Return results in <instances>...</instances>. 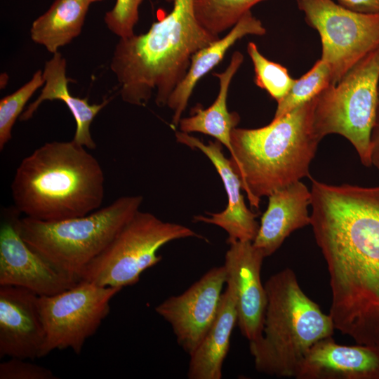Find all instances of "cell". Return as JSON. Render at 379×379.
Wrapping results in <instances>:
<instances>
[{
	"mask_svg": "<svg viewBox=\"0 0 379 379\" xmlns=\"http://www.w3.org/2000/svg\"><path fill=\"white\" fill-rule=\"evenodd\" d=\"M310 225L326 262L331 307L379 319V186L312 178Z\"/></svg>",
	"mask_w": 379,
	"mask_h": 379,
	"instance_id": "1",
	"label": "cell"
},
{
	"mask_svg": "<svg viewBox=\"0 0 379 379\" xmlns=\"http://www.w3.org/2000/svg\"><path fill=\"white\" fill-rule=\"evenodd\" d=\"M220 37L197 20L193 0H173V9L145 34L120 38L110 68L122 100L145 106L155 95L159 107L185 77L192 56Z\"/></svg>",
	"mask_w": 379,
	"mask_h": 379,
	"instance_id": "2",
	"label": "cell"
},
{
	"mask_svg": "<svg viewBox=\"0 0 379 379\" xmlns=\"http://www.w3.org/2000/svg\"><path fill=\"white\" fill-rule=\"evenodd\" d=\"M11 193L25 216L57 221L86 215L100 208L105 175L97 159L74 141L44 144L15 171Z\"/></svg>",
	"mask_w": 379,
	"mask_h": 379,
	"instance_id": "3",
	"label": "cell"
},
{
	"mask_svg": "<svg viewBox=\"0 0 379 379\" xmlns=\"http://www.w3.org/2000/svg\"><path fill=\"white\" fill-rule=\"evenodd\" d=\"M317 96L267 126L232 130L230 161L251 206L310 175L321 140L314 129Z\"/></svg>",
	"mask_w": 379,
	"mask_h": 379,
	"instance_id": "4",
	"label": "cell"
},
{
	"mask_svg": "<svg viewBox=\"0 0 379 379\" xmlns=\"http://www.w3.org/2000/svg\"><path fill=\"white\" fill-rule=\"evenodd\" d=\"M267 307L262 336L249 342L257 371L277 378H295L310 349L333 335L331 317L302 291L292 269L265 282Z\"/></svg>",
	"mask_w": 379,
	"mask_h": 379,
	"instance_id": "5",
	"label": "cell"
},
{
	"mask_svg": "<svg viewBox=\"0 0 379 379\" xmlns=\"http://www.w3.org/2000/svg\"><path fill=\"white\" fill-rule=\"evenodd\" d=\"M143 197L124 196L86 215L57 221L15 218L22 239L59 271L77 281L86 266L139 211Z\"/></svg>",
	"mask_w": 379,
	"mask_h": 379,
	"instance_id": "6",
	"label": "cell"
},
{
	"mask_svg": "<svg viewBox=\"0 0 379 379\" xmlns=\"http://www.w3.org/2000/svg\"><path fill=\"white\" fill-rule=\"evenodd\" d=\"M379 47L354 65L336 84L316 98L314 129L322 140L329 134L345 138L361 164L371 163V136L378 99Z\"/></svg>",
	"mask_w": 379,
	"mask_h": 379,
	"instance_id": "7",
	"label": "cell"
},
{
	"mask_svg": "<svg viewBox=\"0 0 379 379\" xmlns=\"http://www.w3.org/2000/svg\"><path fill=\"white\" fill-rule=\"evenodd\" d=\"M204 239L184 225L164 222L138 211L109 245L85 268L80 280L103 287L123 288L139 281L141 274L161 260L158 250L180 239Z\"/></svg>",
	"mask_w": 379,
	"mask_h": 379,
	"instance_id": "8",
	"label": "cell"
},
{
	"mask_svg": "<svg viewBox=\"0 0 379 379\" xmlns=\"http://www.w3.org/2000/svg\"><path fill=\"white\" fill-rule=\"evenodd\" d=\"M321 41V59L330 68L331 84L379 47V13H364L333 0H294Z\"/></svg>",
	"mask_w": 379,
	"mask_h": 379,
	"instance_id": "9",
	"label": "cell"
},
{
	"mask_svg": "<svg viewBox=\"0 0 379 379\" xmlns=\"http://www.w3.org/2000/svg\"><path fill=\"white\" fill-rule=\"evenodd\" d=\"M121 289L80 280L59 293L39 296L46 334L41 357L55 350L72 349L79 354L86 340L109 314L111 300Z\"/></svg>",
	"mask_w": 379,
	"mask_h": 379,
	"instance_id": "10",
	"label": "cell"
},
{
	"mask_svg": "<svg viewBox=\"0 0 379 379\" xmlns=\"http://www.w3.org/2000/svg\"><path fill=\"white\" fill-rule=\"evenodd\" d=\"M227 275L225 267L210 269L178 295L168 298L155 307L171 326L178 345L190 355L216 317Z\"/></svg>",
	"mask_w": 379,
	"mask_h": 379,
	"instance_id": "11",
	"label": "cell"
},
{
	"mask_svg": "<svg viewBox=\"0 0 379 379\" xmlns=\"http://www.w3.org/2000/svg\"><path fill=\"white\" fill-rule=\"evenodd\" d=\"M77 282L54 267L22 239L15 217L1 222L0 286L22 287L44 296L62 292Z\"/></svg>",
	"mask_w": 379,
	"mask_h": 379,
	"instance_id": "12",
	"label": "cell"
},
{
	"mask_svg": "<svg viewBox=\"0 0 379 379\" xmlns=\"http://www.w3.org/2000/svg\"><path fill=\"white\" fill-rule=\"evenodd\" d=\"M229 245L223 265L226 282L235 291L240 331L251 342L262 336L264 326L267 300L260 272L265 257L253 241H235Z\"/></svg>",
	"mask_w": 379,
	"mask_h": 379,
	"instance_id": "13",
	"label": "cell"
},
{
	"mask_svg": "<svg viewBox=\"0 0 379 379\" xmlns=\"http://www.w3.org/2000/svg\"><path fill=\"white\" fill-rule=\"evenodd\" d=\"M45 335L39 295L22 287L0 286V358H41Z\"/></svg>",
	"mask_w": 379,
	"mask_h": 379,
	"instance_id": "14",
	"label": "cell"
},
{
	"mask_svg": "<svg viewBox=\"0 0 379 379\" xmlns=\"http://www.w3.org/2000/svg\"><path fill=\"white\" fill-rule=\"evenodd\" d=\"M175 137L178 142L201 151L209 159L223 182L228 198L227 207L222 211L207 212L208 216L196 215L194 220L223 229L228 234L227 244L235 241H253L259 229L255 220L258 215L246 206L241 193V180L230 159L225 157L222 144L218 140L205 144L197 138L182 131H176Z\"/></svg>",
	"mask_w": 379,
	"mask_h": 379,
	"instance_id": "15",
	"label": "cell"
},
{
	"mask_svg": "<svg viewBox=\"0 0 379 379\" xmlns=\"http://www.w3.org/2000/svg\"><path fill=\"white\" fill-rule=\"evenodd\" d=\"M295 379H379V350L342 345L332 336L316 343L304 358Z\"/></svg>",
	"mask_w": 379,
	"mask_h": 379,
	"instance_id": "16",
	"label": "cell"
},
{
	"mask_svg": "<svg viewBox=\"0 0 379 379\" xmlns=\"http://www.w3.org/2000/svg\"><path fill=\"white\" fill-rule=\"evenodd\" d=\"M269 201L253 244L264 256L272 255L294 231L310 225L312 193L300 181L276 190Z\"/></svg>",
	"mask_w": 379,
	"mask_h": 379,
	"instance_id": "17",
	"label": "cell"
},
{
	"mask_svg": "<svg viewBox=\"0 0 379 379\" xmlns=\"http://www.w3.org/2000/svg\"><path fill=\"white\" fill-rule=\"evenodd\" d=\"M265 33L266 29L261 21L248 11L225 36L195 53L185 77L172 92L166 103L173 112L172 124L178 126L197 82L220 63L237 41L247 35L262 36Z\"/></svg>",
	"mask_w": 379,
	"mask_h": 379,
	"instance_id": "18",
	"label": "cell"
},
{
	"mask_svg": "<svg viewBox=\"0 0 379 379\" xmlns=\"http://www.w3.org/2000/svg\"><path fill=\"white\" fill-rule=\"evenodd\" d=\"M66 60L59 52L54 53L53 58L46 62L43 71L45 84L41 93L20 115V119H29L45 100H61L67 105L76 122L72 140L86 148L94 149L96 143L91 136L90 126L96 115L109 100L106 99L100 104L91 105L87 98L72 96L68 89L67 84L71 79L66 77Z\"/></svg>",
	"mask_w": 379,
	"mask_h": 379,
	"instance_id": "19",
	"label": "cell"
},
{
	"mask_svg": "<svg viewBox=\"0 0 379 379\" xmlns=\"http://www.w3.org/2000/svg\"><path fill=\"white\" fill-rule=\"evenodd\" d=\"M222 293L218 310L211 326L190 355V379H220L222 364L230 349V337L237 321L236 293L231 283Z\"/></svg>",
	"mask_w": 379,
	"mask_h": 379,
	"instance_id": "20",
	"label": "cell"
},
{
	"mask_svg": "<svg viewBox=\"0 0 379 379\" xmlns=\"http://www.w3.org/2000/svg\"><path fill=\"white\" fill-rule=\"evenodd\" d=\"M244 61V55L235 51L227 68L220 73H213L219 79L220 88L215 101L207 108L197 105L192 109V115L181 118L178 126L180 131L191 133H201L210 135L232 153L231 133L240 121L235 112H230L227 99L230 84Z\"/></svg>",
	"mask_w": 379,
	"mask_h": 379,
	"instance_id": "21",
	"label": "cell"
},
{
	"mask_svg": "<svg viewBox=\"0 0 379 379\" xmlns=\"http://www.w3.org/2000/svg\"><path fill=\"white\" fill-rule=\"evenodd\" d=\"M91 2L89 0H55L48 10L36 18L30 29L33 41L54 54L81 32Z\"/></svg>",
	"mask_w": 379,
	"mask_h": 379,
	"instance_id": "22",
	"label": "cell"
},
{
	"mask_svg": "<svg viewBox=\"0 0 379 379\" xmlns=\"http://www.w3.org/2000/svg\"><path fill=\"white\" fill-rule=\"evenodd\" d=\"M264 0H193L194 15L211 33L231 29L255 4Z\"/></svg>",
	"mask_w": 379,
	"mask_h": 379,
	"instance_id": "23",
	"label": "cell"
},
{
	"mask_svg": "<svg viewBox=\"0 0 379 379\" xmlns=\"http://www.w3.org/2000/svg\"><path fill=\"white\" fill-rule=\"evenodd\" d=\"M331 84L328 65L321 58L294 81L285 96L277 102L273 119H279L311 100Z\"/></svg>",
	"mask_w": 379,
	"mask_h": 379,
	"instance_id": "24",
	"label": "cell"
},
{
	"mask_svg": "<svg viewBox=\"0 0 379 379\" xmlns=\"http://www.w3.org/2000/svg\"><path fill=\"white\" fill-rule=\"evenodd\" d=\"M246 49L254 67L255 84L278 102L288 93L294 79L286 67L262 55L255 43L249 42Z\"/></svg>",
	"mask_w": 379,
	"mask_h": 379,
	"instance_id": "25",
	"label": "cell"
},
{
	"mask_svg": "<svg viewBox=\"0 0 379 379\" xmlns=\"http://www.w3.org/2000/svg\"><path fill=\"white\" fill-rule=\"evenodd\" d=\"M45 84L43 72L38 70L32 79L13 93L0 100V149L11 139L13 126L34 92Z\"/></svg>",
	"mask_w": 379,
	"mask_h": 379,
	"instance_id": "26",
	"label": "cell"
},
{
	"mask_svg": "<svg viewBox=\"0 0 379 379\" xmlns=\"http://www.w3.org/2000/svg\"><path fill=\"white\" fill-rule=\"evenodd\" d=\"M143 0H117L113 8L107 12L104 21L108 29L120 38L134 34L139 20V8Z\"/></svg>",
	"mask_w": 379,
	"mask_h": 379,
	"instance_id": "27",
	"label": "cell"
},
{
	"mask_svg": "<svg viewBox=\"0 0 379 379\" xmlns=\"http://www.w3.org/2000/svg\"><path fill=\"white\" fill-rule=\"evenodd\" d=\"M58 377L48 368L27 361L26 359L11 357L0 364V379H56Z\"/></svg>",
	"mask_w": 379,
	"mask_h": 379,
	"instance_id": "28",
	"label": "cell"
},
{
	"mask_svg": "<svg viewBox=\"0 0 379 379\" xmlns=\"http://www.w3.org/2000/svg\"><path fill=\"white\" fill-rule=\"evenodd\" d=\"M336 1L339 5L356 12L379 13V0H336Z\"/></svg>",
	"mask_w": 379,
	"mask_h": 379,
	"instance_id": "29",
	"label": "cell"
},
{
	"mask_svg": "<svg viewBox=\"0 0 379 379\" xmlns=\"http://www.w3.org/2000/svg\"><path fill=\"white\" fill-rule=\"evenodd\" d=\"M371 163L379 170V86L376 113L371 136Z\"/></svg>",
	"mask_w": 379,
	"mask_h": 379,
	"instance_id": "30",
	"label": "cell"
},
{
	"mask_svg": "<svg viewBox=\"0 0 379 379\" xmlns=\"http://www.w3.org/2000/svg\"><path fill=\"white\" fill-rule=\"evenodd\" d=\"M91 3L92 2H95V1H102V0H89Z\"/></svg>",
	"mask_w": 379,
	"mask_h": 379,
	"instance_id": "31",
	"label": "cell"
}]
</instances>
